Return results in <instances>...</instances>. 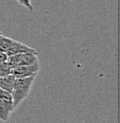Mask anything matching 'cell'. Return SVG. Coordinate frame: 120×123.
I'll return each mask as SVG.
<instances>
[{
  "label": "cell",
  "instance_id": "obj_1",
  "mask_svg": "<svg viewBox=\"0 0 120 123\" xmlns=\"http://www.w3.org/2000/svg\"><path fill=\"white\" fill-rule=\"evenodd\" d=\"M36 77H37V74H34L27 78H16L14 86L12 92L15 109L29 96L31 87L34 83V80H36Z\"/></svg>",
  "mask_w": 120,
  "mask_h": 123
},
{
  "label": "cell",
  "instance_id": "obj_2",
  "mask_svg": "<svg viewBox=\"0 0 120 123\" xmlns=\"http://www.w3.org/2000/svg\"><path fill=\"white\" fill-rule=\"evenodd\" d=\"M14 110L12 93L0 89V120L7 121Z\"/></svg>",
  "mask_w": 120,
  "mask_h": 123
},
{
  "label": "cell",
  "instance_id": "obj_3",
  "mask_svg": "<svg viewBox=\"0 0 120 123\" xmlns=\"http://www.w3.org/2000/svg\"><path fill=\"white\" fill-rule=\"evenodd\" d=\"M38 61H39L38 53H32V52H25V53H19L12 56H8L7 59V62L10 64L12 69L21 65L31 64Z\"/></svg>",
  "mask_w": 120,
  "mask_h": 123
},
{
  "label": "cell",
  "instance_id": "obj_4",
  "mask_svg": "<svg viewBox=\"0 0 120 123\" xmlns=\"http://www.w3.org/2000/svg\"><path fill=\"white\" fill-rule=\"evenodd\" d=\"M40 70V63L39 61L27 65H21L12 69V74L15 78H27L32 76L34 74H38Z\"/></svg>",
  "mask_w": 120,
  "mask_h": 123
},
{
  "label": "cell",
  "instance_id": "obj_5",
  "mask_svg": "<svg viewBox=\"0 0 120 123\" xmlns=\"http://www.w3.org/2000/svg\"><path fill=\"white\" fill-rule=\"evenodd\" d=\"M25 52H32V53H38L36 49L27 46L24 43L18 42L16 40H12L11 46H9V48L6 51V54L8 56H12L15 54H19V53H25Z\"/></svg>",
  "mask_w": 120,
  "mask_h": 123
},
{
  "label": "cell",
  "instance_id": "obj_6",
  "mask_svg": "<svg viewBox=\"0 0 120 123\" xmlns=\"http://www.w3.org/2000/svg\"><path fill=\"white\" fill-rule=\"evenodd\" d=\"M15 80H16V78L12 74L0 77V89L12 93L14 86Z\"/></svg>",
  "mask_w": 120,
  "mask_h": 123
},
{
  "label": "cell",
  "instance_id": "obj_7",
  "mask_svg": "<svg viewBox=\"0 0 120 123\" xmlns=\"http://www.w3.org/2000/svg\"><path fill=\"white\" fill-rule=\"evenodd\" d=\"M12 40L13 39H12L10 37H7L2 32H0V51L6 53L7 49L9 48V46H11Z\"/></svg>",
  "mask_w": 120,
  "mask_h": 123
},
{
  "label": "cell",
  "instance_id": "obj_8",
  "mask_svg": "<svg viewBox=\"0 0 120 123\" xmlns=\"http://www.w3.org/2000/svg\"><path fill=\"white\" fill-rule=\"evenodd\" d=\"M10 74H12V67L10 66V64L7 62L0 63V77L7 76Z\"/></svg>",
  "mask_w": 120,
  "mask_h": 123
},
{
  "label": "cell",
  "instance_id": "obj_9",
  "mask_svg": "<svg viewBox=\"0 0 120 123\" xmlns=\"http://www.w3.org/2000/svg\"><path fill=\"white\" fill-rule=\"evenodd\" d=\"M17 2H18L21 6L25 7L26 9H28L30 12H32V11L34 10V8H33V6H32V4H31V0H17Z\"/></svg>",
  "mask_w": 120,
  "mask_h": 123
},
{
  "label": "cell",
  "instance_id": "obj_10",
  "mask_svg": "<svg viewBox=\"0 0 120 123\" xmlns=\"http://www.w3.org/2000/svg\"><path fill=\"white\" fill-rule=\"evenodd\" d=\"M7 59H8V55L5 52L0 51V63H2L4 62H7Z\"/></svg>",
  "mask_w": 120,
  "mask_h": 123
}]
</instances>
